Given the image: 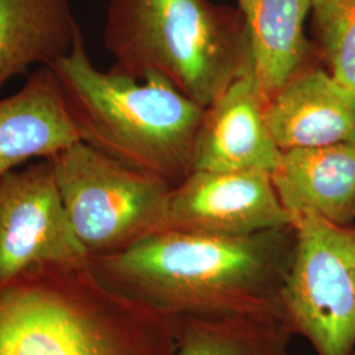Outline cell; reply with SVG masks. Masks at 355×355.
Masks as SVG:
<instances>
[{"mask_svg":"<svg viewBox=\"0 0 355 355\" xmlns=\"http://www.w3.org/2000/svg\"><path fill=\"white\" fill-rule=\"evenodd\" d=\"M293 249L292 227L242 237L165 229L87 262L110 288L174 316L283 315Z\"/></svg>","mask_w":355,"mask_h":355,"instance_id":"6da1fadb","label":"cell"},{"mask_svg":"<svg viewBox=\"0 0 355 355\" xmlns=\"http://www.w3.org/2000/svg\"><path fill=\"white\" fill-rule=\"evenodd\" d=\"M178 325L105 286L89 262L0 282V355H174Z\"/></svg>","mask_w":355,"mask_h":355,"instance_id":"7a4b0ae2","label":"cell"},{"mask_svg":"<svg viewBox=\"0 0 355 355\" xmlns=\"http://www.w3.org/2000/svg\"><path fill=\"white\" fill-rule=\"evenodd\" d=\"M103 42L119 73L161 76L203 108L253 70L241 11L211 0H111Z\"/></svg>","mask_w":355,"mask_h":355,"instance_id":"3957f363","label":"cell"},{"mask_svg":"<svg viewBox=\"0 0 355 355\" xmlns=\"http://www.w3.org/2000/svg\"><path fill=\"white\" fill-rule=\"evenodd\" d=\"M51 67L85 144L174 186L190 174L205 108L161 76L140 80L114 69H96L82 33L70 53Z\"/></svg>","mask_w":355,"mask_h":355,"instance_id":"277c9868","label":"cell"},{"mask_svg":"<svg viewBox=\"0 0 355 355\" xmlns=\"http://www.w3.org/2000/svg\"><path fill=\"white\" fill-rule=\"evenodd\" d=\"M46 159L89 257L121 252L167 227L174 184L164 178L124 165L83 141Z\"/></svg>","mask_w":355,"mask_h":355,"instance_id":"5b68a950","label":"cell"},{"mask_svg":"<svg viewBox=\"0 0 355 355\" xmlns=\"http://www.w3.org/2000/svg\"><path fill=\"white\" fill-rule=\"evenodd\" d=\"M295 249L282 290L283 315L316 355H349L355 343V228L292 215Z\"/></svg>","mask_w":355,"mask_h":355,"instance_id":"8992f818","label":"cell"},{"mask_svg":"<svg viewBox=\"0 0 355 355\" xmlns=\"http://www.w3.org/2000/svg\"><path fill=\"white\" fill-rule=\"evenodd\" d=\"M87 259L49 159L0 178V282L32 267Z\"/></svg>","mask_w":355,"mask_h":355,"instance_id":"52a82bcc","label":"cell"},{"mask_svg":"<svg viewBox=\"0 0 355 355\" xmlns=\"http://www.w3.org/2000/svg\"><path fill=\"white\" fill-rule=\"evenodd\" d=\"M287 227L291 215L267 173L193 170L170 195L166 229L242 237Z\"/></svg>","mask_w":355,"mask_h":355,"instance_id":"ba28073f","label":"cell"},{"mask_svg":"<svg viewBox=\"0 0 355 355\" xmlns=\"http://www.w3.org/2000/svg\"><path fill=\"white\" fill-rule=\"evenodd\" d=\"M266 98L253 70L204 110L192 171H261L272 174L282 150L266 120Z\"/></svg>","mask_w":355,"mask_h":355,"instance_id":"9c48e42d","label":"cell"},{"mask_svg":"<svg viewBox=\"0 0 355 355\" xmlns=\"http://www.w3.org/2000/svg\"><path fill=\"white\" fill-rule=\"evenodd\" d=\"M280 150L355 141V94L316 61L292 76L266 103Z\"/></svg>","mask_w":355,"mask_h":355,"instance_id":"30bf717a","label":"cell"},{"mask_svg":"<svg viewBox=\"0 0 355 355\" xmlns=\"http://www.w3.org/2000/svg\"><path fill=\"white\" fill-rule=\"evenodd\" d=\"M79 141L76 116L51 66H40L21 89L0 99V178Z\"/></svg>","mask_w":355,"mask_h":355,"instance_id":"8fae6325","label":"cell"},{"mask_svg":"<svg viewBox=\"0 0 355 355\" xmlns=\"http://www.w3.org/2000/svg\"><path fill=\"white\" fill-rule=\"evenodd\" d=\"M290 212L318 216L337 225L355 223V141L282 150L271 174Z\"/></svg>","mask_w":355,"mask_h":355,"instance_id":"7c38bea8","label":"cell"},{"mask_svg":"<svg viewBox=\"0 0 355 355\" xmlns=\"http://www.w3.org/2000/svg\"><path fill=\"white\" fill-rule=\"evenodd\" d=\"M249 31L253 73L268 101L305 66L320 61L305 20L311 0H237Z\"/></svg>","mask_w":355,"mask_h":355,"instance_id":"4fadbf2b","label":"cell"},{"mask_svg":"<svg viewBox=\"0 0 355 355\" xmlns=\"http://www.w3.org/2000/svg\"><path fill=\"white\" fill-rule=\"evenodd\" d=\"M80 33L69 0H0V91L67 55Z\"/></svg>","mask_w":355,"mask_h":355,"instance_id":"5bb4252c","label":"cell"},{"mask_svg":"<svg viewBox=\"0 0 355 355\" xmlns=\"http://www.w3.org/2000/svg\"><path fill=\"white\" fill-rule=\"evenodd\" d=\"M174 355H290L291 327L282 313L178 316Z\"/></svg>","mask_w":355,"mask_h":355,"instance_id":"9a60e30c","label":"cell"},{"mask_svg":"<svg viewBox=\"0 0 355 355\" xmlns=\"http://www.w3.org/2000/svg\"><path fill=\"white\" fill-rule=\"evenodd\" d=\"M309 16L321 64L355 94V0H311Z\"/></svg>","mask_w":355,"mask_h":355,"instance_id":"2e32d148","label":"cell"},{"mask_svg":"<svg viewBox=\"0 0 355 355\" xmlns=\"http://www.w3.org/2000/svg\"><path fill=\"white\" fill-rule=\"evenodd\" d=\"M349 355H355V343L354 346H353V349H352V352H350V354Z\"/></svg>","mask_w":355,"mask_h":355,"instance_id":"e0dca14e","label":"cell"}]
</instances>
